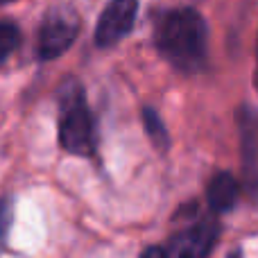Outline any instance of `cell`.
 <instances>
[{
	"instance_id": "11",
	"label": "cell",
	"mask_w": 258,
	"mask_h": 258,
	"mask_svg": "<svg viewBox=\"0 0 258 258\" xmlns=\"http://www.w3.org/2000/svg\"><path fill=\"white\" fill-rule=\"evenodd\" d=\"M3 3H12V0H0V5H3Z\"/></svg>"
},
{
	"instance_id": "4",
	"label": "cell",
	"mask_w": 258,
	"mask_h": 258,
	"mask_svg": "<svg viewBox=\"0 0 258 258\" xmlns=\"http://www.w3.org/2000/svg\"><path fill=\"white\" fill-rule=\"evenodd\" d=\"M220 236V224L215 220H202L183 231L174 233L163 245L165 258H206Z\"/></svg>"
},
{
	"instance_id": "1",
	"label": "cell",
	"mask_w": 258,
	"mask_h": 258,
	"mask_svg": "<svg viewBox=\"0 0 258 258\" xmlns=\"http://www.w3.org/2000/svg\"><path fill=\"white\" fill-rule=\"evenodd\" d=\"M161 54L181 71H197L206 59V25L195 9H174L156 27Z\"/></svg>"
},
{
	"instance_id": "5",
	"label": "cell",
	"mask_w": 258,
	"mask_h": 258,
	"mask_svg": "<svg viewBox=\"0 0 258 258\" xmlns=\"http://www.w3.org/2000/svg\"><path fill=\"white\" fill-rule=\"evenodd\" d=\"M136 12L138 0H111L95 27V43L100 48H111L118 41H122L134 27Z\"/></svg>"
},
{
	"instance_id": "6",
	"label": "cell",
	"mask_w": 258,
	"mask_h": 258,
	"mask_svg": "<svg viewBox=\"0 0 258 258\" xmlns=\"http://www.w3.org/2000/svg\"><path fill=\"white\" fill-rule=\"evenodd\" d=\"M238 197H240V183L236 181V177L229 172H218L209 183L206 190V200L209 206L215 213H227L236 206Z\"/></svg>"
},
{
	"instance_id": "10",
	"label": "cell",
	"mask_w": 258,
	"mask_h": 258,
	"mask_svg": "<svg viewBox=\"0 0 258 258\" xmlns=\"http://www.w3.org/2000/svg\"><path fill=\"white\" fill-rule=\"evenodd\" d=\"M141 258H165L163 247H147V249L141 254Z\"/></svg>"
},
{
	"instance_id": "3",
	"label": "cell",
	"mask_w": 258,
	"mask_h": 258,
	"mask_svg": "<svg viewBox=\"0 0 258 258\" xmlns=\"http://www.w3.org/2000/svg\"><path fill=\"white\" fill-rule=\"evenodd\" d=\"M80 34V16L68 5L48 9L36 34V57L41 61L57 59L75 43Z\"/></svg>"
},
{
	"instance_id": "9",
	"label": "cell",
	"mask_w": 258,
	"mask_h": 258,
	"mask_svg": "<svg viewBox=\"0 0 258 258\" xmlns=\"http://www.w3.org/2000/svg\"><path fill=\"white\" fill-rule=\"evenodd\" d=\"M12 202L9 200H0V249H3L5 240H7L9 227H12Z\"/></svg>"
},
{
	"instance_id": "2",
	"label": "cell",
	"mask_w": 258,
	"mask_h": 258,
	"mask_svg": "<svg viewBox=\"0 0 258 258\" xmlns=\"http://www.w3.org/2000/svg\"><path fill=\"white\" fill-rule=\"evenodd\" d=\"M59 143L66 152L77 156H91L95 150V125L86 107L82 86L71 82L61 89L59 109Z\"/></svg>"
},
{
	"instance_id": "7",
	"label": "cell",
	"mask_w": 258,
	"mask_h": 258,
	"mask_svg": "<svg viewBox=\"0 0 258 258\" xmlns=\"http://www.w3.org/2000/svg\"><path fill=\"white\" fill-rule=\"evenodd\" d=\"M18 41H21V34H18V27L14 25L12 21H0V66L12 57V52L18 48Z\"/></svg>"
},
{
	"instance_id": "8",
	"label": "cell",
	"mask_w": 258,
	"mask_h": 258,
	"mask_svg": "<svg viewBox=\"0 0 258 258\" xmlns=\"http://www.w3.org/2000/svg\"><path fill=\"white\" fill-rule=\"evenodd\" d=\"M143 120H145V129H147V134H150L152 143H156L161 150H165V147H168V132H165L161 118L156 116V111L145 109V111H143Z\"/></svg>"
}]
</instances>
